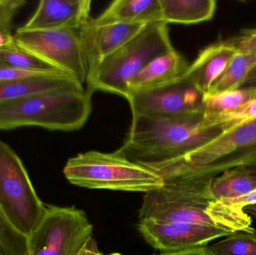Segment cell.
<instances>
[{
  "instance_id": "cell-24",
  "label": "cell",
  "mask_w": 256,
  "mask_h": 255,
  "mask_svg": "<svg viewBox=\"0 0 256 255\" xmlns=\"http://www.w3.org/2000/svg\"><path fill=\"white\" fill-rule=\"evenodd\" d=\"M0 255H28V237L18 232L0 207Z\"/></svg>"
},
{
  "instance_id": "cell-1",
  "label": "cell",
  "mask_w": 256,
  "mask_h": 255,
  "mask_svg": "<svg viewBox=\"0 0 256 255\" xmlns=\"http://www.w3.org/2000/svg\"><path fill=\"white\" fill-rule=\"evenodd\" d=\"M209 177L164 180L162 187L144 193L138 219L158 223L215 226L232 233H256L242 208L218 200L210 193Z\"/></svg>"
},
{
  "instance_id": "cell-10",
  "label": "cell",
  "mask_w": 256,
  "mask_h": 255,
  "mask_svg": "<svg viewBox=\"0 0 256 255\" xmlns=\"http://www.w3.org/2000/svg\"><path fill=\"white\" fill-rule=\"evenodd\" d=\"M204 95L182 75L164 85L130 93L127 100L132 116L170 118L203 112Z\"/></svg>"
},
{
  "instance_id": "cell-17",
  "label": "cell",
  "mask_w": 256,
  "mask_h": 255,
  "mask_svg": "<svg viewBox=\"0 0 256 255\" xmlns=\"http://www.w3.org/2000/svg\"><path fill=\"white\" fill-rule=\"evenodd\" d=\"M96 24L138 22L148 24L162 20L160 0H116L96 19Z\"/></svg>"
},
{
  "instance_id": "cell-4",
  "label": "cell",
  "mask_w": 256,
  "mask_h": 255,
  "mask_svg": "<svg viewBox=\"0 0 256 255\" xmlns=\"http://www.w3.org/2000/svg\"><path fill=\"white\" fill-rule=\"evenodd\" d=\"M174 49L166 22L146 24L88 73L86 89L117 94L126 99L130 82L152 60Z\"/></svg>"
},
{
  "instance_id": "cell-31",
  "label": "cell",
  "mask_w": 256,
  "mask_h": 255,
  "mask_svg": "<svg viewBox=\"0 0 256 255\" xmlns=\"http://www.w3.org/2000/svg\"><path fill=\"white\" fill-rule=\"evenodd\" d=\"M78 255H104L99 251L97 243L96 240L93 238H90L86 243L82 250L80 251Z\"/></svg>"
},
{
  "instance_id": "cell-8",
  "label": "cell",
  "mask_w": 256,
  "mask_h": 255,
  "mask_svg": "<svg viewBox=\"0 0 256 255\" xmlns=\"http://www.w3.org/2000/svg\"><path fill=\"white\" fill-rule=\"evenodd\" d=\"M92 234L93 226L82 210L46 206L28 237V255H78Z\"/></svg>"
},
{
  "instance_id": "cell-30",
  "label": "cell",
  "mask_w": 256,
  "mask_h": 255,
  "mask_svg": "<svg viewBox=\"0 0 256 255\" xmlns=\"http://www.w3.org/2000/svg\"><path fill=\"white\" fill-rule=\"evenodd\" d=\"M226 203L230 204L234 206L239 207V208H243L246 205H252L256 203V190L251 192L246 196H243L238 199H232V200L225 201Z\"/></svg>"
},
{
  "instance_id": "cell-35",
  "label": "cell",
  "mask_w": 256,
  "mask_h": 255,
  "mask_svg": "<svg viewBox=\"0 0 256 255\" xmlns=\"http://www.w3.org/2000/svg\"><path fill=\"white\" fill-rule=\"evenodd\" d=\"M256 73V65L255 66V67H254V68H252V70H251L250 72V73Z\"/></svg>"
},
{
  "instance_id": "cell-5",
  "label": "cell",
  "mask_w": 256,
  "mask_h": 255,
  "mask_svg": "<svg viewBox=\"0 0 256 255\" xmlns=\"http://www.w3.org/2000/svg\"><path fill=\"white\" fill-rule=\"evenodd\" d=\"M63 173L73 185L94 190L146 193L164 184L159 175L129 161L116 151L79 154L68 160Z\"/></svg>"
},
{
  "instance_id": "cell-32",
  "label": "cell",
  "mask_w": 256,
  "mask_h": 255,
  "mask_svg": "<svg viewBox=\"0 0 256 255\" xmlns=\"http://www.w3.org/2000/svg\"><path fill=\"white\" fill-rule=\"evenodd\" d=\"M15 41L14 37L12 32L0 29V50L6 46L12 44Z\"/></svg>"
},
{
  "instance_id": "cell-29",
  "label": "cell",
  "mask_w": 256,
  "mask_h": 255,
  "mask_svg": "<svg viewBox=\"0 0 256 255\" xmlns=\"http://www.w3.org/2000/svg\"><path fill=\"white\" fill-rule=\"evenodd\" d=\"M158 255H216L208 247H196L190 250L184 251L176 252V253H161Z\"/></svg>"
},
{
  "instance_id": "cell-20",
  "label": "cell",
  "mask_w": 256,
  "mask_h": 255,
  "mask_svg": "<svg viewBox=\"0 0 256 255\" xmlns=\"http://www.w3.org/2000/svg\"><path fill=\"white\" fill-rule=\"evenodd\" d=\"M256 97V88H239L221 93H208L203 98L204 123L244 106Z\"/></svg>"
},
{
  "instance_id": "cell-16",
  "label": "cell",
  "mask_w": 256,
  "mask_h": 255,
  "mask_svg": "<svg viewBox=\"0 0 256 255\" xmlns=\"http://www.w3.org/2000/svg\"><path fill=\"white\" fill-rule=\"evenodd\" d=\"M189 64L186 58L176 49L156 57L130 82L128 94L172 82L180 77Z\"/></svg>"
},
{
  "instance_id": "cell-18",
  "label": "cell",
  "mask_w": 256,
  "mask_h": 255,
  "mask_svg": "<svg viewBox=\"0 0 256 255\" xmlns=\"http://www.w3.org/2000/svg\"><path fill=\"white\" fill-rule=\"evenodd\" d=\"M162 20L184 25L210 20L216 10L214 0H160Z\"/></svg>"
},
{
  "instance_id": "cell-36",
  "label": "cell",
  "mask_w": 256,
  "mask_h": 255,
  "mask_svg": "<svg viewBox=\"0 0 256 255\" xmlns=\"http://www.w3.org/2000/svg\"><path fill=\"white\" fill-rule=\"evenodd\" d=\"M109 255H122L120 254V253H112V254H110Z\"/></svg>"
},
{
  "instance_id": "cell-6",
  "label": "cell",
  "mask_w": 256,
  "mask_h": 255,
  "mask_svg": "<svg viewBox=\"0 0 256 255\" xmlns=\"http://www.w3.org/2000/svg\"><path fill=\"white\" fill-rule=\"evenodd\" d=\"M243 166H256V118L227 129L214 140L158 175L164 180L214 178Z\"/></svg>"
},
{
  "instance_id": "cell-15",
  "label": "cell",
  "mask_w": 256,
  "mask_h": 255,
  "mask_svg": "<svg viewBox=\"0 0 256 255\" xmlns=\"http://www.w3.org/2000/svg\"><path fill=\"white\" fill-rule=\"evenodd\" d=\"M63 90L85 91L86 88L76 78L68 73L63 72L46 73L25 79L0 82V102Z\"/></svg>"
},
{
  "instance_id": "cell-19",
  "label": "cell",
  "mask_w": 256,
  "mask_h": 255,
  "mask_svg": "<svg viewBox=\"0 0 256 255\" xmlns=\"http://www.w3.org/2000/svg\"><path fill=\"white\" fill-rule=\"evenodd\" d=\"M255 190L256 166L234 168L210 181V193L215 199L224 202L243 197Z\"/></svg>"
},
{
  "instance_id": "cell-23",
  "label": "cell",
  "mask_w": 256,
  "mask_h": 255,
  "mask_svg": "<svg viewBox=\"0 0 256 255\" xmlns=\"http://www.w3.org/2000/svg\"><path fill=\"white\" fill-rule=\"evenodd\" d=\"M209 248L216 255H256V233L236 232Z\"/></svg>"
},
{
  "instance_id": "cell-21",
  "label": "cell",
  "mask_w": 256,
  "mask_h": 255,
  "mask_svg": "<svg viewBox=\"0 0 256 255\" xmlns=\"http://www.w3.org/2000/svg\"><path fill=\"white\" fill-rule=\"evenodd\" d=\"M256 65L255 54L237 52L215 81L209 93L226 92L238 89Z\"/></svg>"
},
{
  "instance_id": "cell-22",
  "label": "cell",
  "mask_w": 256,
  "mask_h": 255,
  "mask_svg": "<svg viewBox=\"0 0 256 255\" xmlns=\"http://www.w3.org/2000/svg\"><path fill=\"white\" fill-rule=\"evenodd\" d=\"M0 61L27 71L39 73L62 72L20 47L16 41L0 50Z\"/></svg>"
},
{
  "instance_id": "cell-14",
  "label": "cell",
  "mask_w": 256,
  "mask_h": 255,
  "mask_svg": "<svg viewBox=\"0 0 256 255\" xmlns=\"http://www.w3.org/2000/svg\"><path fill=\"white\" fill-rule=\"evenodd\" d=\"M238 51L226 41H219L206 46L184 73L202 94H208L215 81L225 70Z\"/></svg>"
},
{
  "instance_id": "cell-7",
  "label": "cell",
  "mask_w": 256,
  "mask_h": 255,
  "mask_svg": "<svg viewBox=\"0 0 256 255\" xmlns=\"http://www.w3.org/2000/svg\"><path fill=\"white\" fill-rule=\"evenodd\" d=\"M0 207L12 226L28 237L46 212L15 151L0 140Z\"/></svg>"
},
{
  "instance_id": "cell-28",
  "label": "cell",
  "mask_w": 256,
  "mask_h": 255,
  "mask_svg": "<svg viewBox=\"0 0 256 255\" xmlns=\"http://www.w3.org/2000/svg\"><path fill=\"white\" fill-rule=\"evenodd\" d=\"M56 73H58V72H56ZM46 73H52L27 71V70H20V69L16 68V67H12V66L8 65V64H4V63L0 61V82L25 79V78L46 74Z\"/></svg>"
},
{
  "instance_id": "cell-12",
  "label": "cell",
  "mask_w": 256,
  "mask_h": 255,
  "mask_svg": "<svg viewBox=\"0 0 256 255\" xmlns=\"http://www.w3.org/2000/svg\"><path fill=\"white\" fill-rule=\"evenodd\" d=\"M146 25L138 22L96 24L90 18L81 28L88 75L102 60L127 43Z\"/></svg>"
},
{
  "instance_id": "cell-25",
  "label": "cell",
  "mask_w": 256,
  "mask_h": 255,
  "mask_svg": "<svg viewBox=\"0 0 256 255\" xmlns=\"http://www.w3.org/2000/svg\"><path fill=\"white\" fill-rule=\"evenodd\" d=\"M256 118V97L249 103L239 109L214 118L208 122L204 123L208 126H218L224 130L231 128L234 126Z\"/></svg>"
},
{
  "instance_id": "cell-13",
  "label": "cell",
  "mask_w": 256,
  "mask_h": 255,
  "mask_svg": "<svg viewBox=\"0 0 256 255\" xmlns=\"http://www.w3.org/2000/svg\"><path fill=\"white\" fill-rule=\"evenodd\" d=\"M90 0H42L34 14L20 27L26 31L82 28L90 19Z\"/></svg>"
},
{
  "instance_id": "cell-34",
  "label": "cell",
  "mask_w": 256,
  "mask_h": 255,
  "mask_svg": "<svg viewBox=\"0 0 256 255\" xmlns=\"http://www.w3.org/2000/svg\"><path fill=\"white\" fill-rule=\"evenodd\" d=\"M242 209H243V211L245 214H248V215L251 214V215L256 217V203L246 205V206L244 207Z\"/></svg>"
},
{
  "instance_id": "cell-26",
  "label": "cell",
  "mask_w": 256,
  "mask_h": 255,
  "mask_svg": "<svg viewBox=\"0 0 256 255\" xmlns=\"http://www.w3.org/2000/svg\"><path fill=\"white\" fill-rule=\"evenodd\" d=\"M26 3L25 0H0V29L10 32L15 16Z\"/></svg>"
},
{
  "instance_id": "cell-11",
  "label": "cell",
  "mask_w": 256,
  "mask_h": 255,
  "mask_svg": "<svg viewBox=\"0 0 256 255\" xmlns=\"http://www.w3.org/2000/svg\"><path fill=\"white\" fill-rule=\"evenodd\" d=\"M137 229L144 241L161 253L206 247L214 240L233 234L215 226L158 223L152 220L138 222Z\"/></svg>"
},
{
  "instance_id": "cell-9",
  "label": "cell",
  "mask_w": 256,
  "mask_h": 255,
  "mask_svg": "<svg viewBox=\"0 0 256 255\" xmlns=\"http://www.w3.org/2000/svg\"><path fill=\"white\" fill-rule=\"evenodd\" d=\"M15 41L30 53L86 83L88 64L81 28L26 31L21 28L14 34Z\"/></svg>"
},
{
  "instance_id": "cell-3",
  "label": "cell",
  "mask_w": 256,
  "mask_h": 255,
  "mask_svg": "<svg viewBox=\"0 0 256 255\" xmlns=\"http://www.w3.org/2000/svg\"><path fill=\"white\" fill-rule=\"evenodd\" d=\"M92 92L51 91L0 102V130L38 127L73 131L82 128L92 112Z\"/></svg>"
},
{
  "instance_id": "cell-33",
  "label": "cell",
  "mask_w": 256,
  "mask_h": 255,
  "mask_svg": "<svg viewBox=\"0 0 256 255\" xmlns=\"http://www.w3.org/2000/svg\"><path fill=\"white\" fill-rule=\"evenodd\" d=\"M250 88H256V73H249L238 89Z\"/></svg>"
},
{
  "instance_id": "cell-27",
  "label": "cell",
  "mask_w": 256,
  "mask_h": 255,
  "mask_svg": "<svg viewBox=\"0 0 256 255\" xmlns=\"http://www.w3.org/2000/svg\"><path fill=\"white\" fill-rule=\"evenodd\" d=\"M238 52L256 55V28L246 29L238 36L226 40Z\"/></svg>"
},
{
  "instance_id": "cell-2",
  "label": "cell",
  "mask_w": 256,
  "mask_h": 255,
  "mask_svg": "<svg viewBox=\"0 0 256 255\" xmlns=\"http://www.w3.org/2000/svg\"><path fill=\"white\" fill-rule=\"evenodd\" d=\"M224 131L218 126L206 125L203 112L170 118L132 116L127 139L116 152L158 175Z\"/></svg>"
}]
</instances>
